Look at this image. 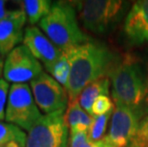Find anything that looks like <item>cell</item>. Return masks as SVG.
Masks as SVG:
<instances>
[{
	"mask_svg": "<svg viewBox=\"0 0 148 147\" xmlns=\"http://www.w3.org/2000/svg\"><path fill=\"white\" fill-rule=\"evenodd\" d=\"M63 53L70 64V77L65 87L69 102L78 99L81 92L90 83L108 77L119 60L108 47L94 41H88Z\"/></svg>",
	"mask_w": 148,
	"mask_h": 147,
	"instance_id": "obj_1",
	"label": "cell"
},
{
	"mask_svg": "<svg viewBox=\"0 0 148 147\" xmlns=\"http://www.w3.org/2000/svg\"><path fill=\"white\" fill-rule=\"evenodd\" d=\"M108 77L116 106L130 109L140 120L148 116V63L133 57L119 59Z\"/></svg>",
	"mask_w": 148,
	"mask_h": 147,
	"instance_id": "obj_2",
	"label": "cell"
},
{
	"mask_svg": "<svg viewBox=\"0 0 148 147\" xmlns=\"http://www.w3.org/2000/svg\"><path fill=\"white\" fill-rule=\"evenodd\" d=\"M39 27L62 52L89 41L79 28L74 5L68 2L53 3L50 12L39 22Z\"/></svg>",
	"mask_w": 148,
	"mask_h": 147,
	"instance_id": "obj_3",
	"label": "cell"
},
{
	"mask_svg": "<svg viewBox=\"0 0 148 147\" xmlns=\"http://www.w3.org/2000/svg\"><path fill=\"white\" fill-rule=\"evenodd\" d=\"M78 16L85 29L94 34H105L124 15L128 3L121 0H87L77 2Z\"/></svg>",
	"mask_w": 148,
	"mask_h": 147,
	"instance_id": "obj_4",
	"label": "cell"
},
{
	"mask_svg": "<svg viewBox=\"0 0 148 147\" xmlns=\"http://www.w3.org/2000/svg\"><path fill=\"white\" fill-rule=\"evenodd\" d=\"M42 117L27 83L12 84L9 91L5 120L29 131Z\"/></svg>",
	"mask_w": 148,
	"mask_h": 147,
	"instance_id": "obj_5",
	"label": "cell"
},
{
	"mask_svg": "<svg viewBox=\"0 0 148 147\" xmlns=\"http://www.w3.org/2000/svg\"><path fill=\"white\" fill-rule=\"evenodd\" d=\"M65 111L42 115L27 134L25 147H68Z\"/></svg>",
	"mask_w": 148,
	"mask_h": 147,
	"instance_id": "obj_6",
	"label": "cell"
},
{
	"mask_svg": "<svg viewBox=\"0 0 148 147\" xmlns=\"http://www.w3.org/2000/svg\"><path fill=\"white\" fill-rule=\"evenodd\" d=\"M30 87L37 107L44 115L65 111L69 104L65 87L59 84L50 74L42 72L31 81Z\"/></svg>",
	"mask_w": 148,
	"mask_h": 147,
	"instance_id": "obj_7",
	"label": "cell"
},
{
	"mask_svg": "<svg viewBox=\"0 0 148 147\" xmlns=\"http://www.w3.org/2000/svg\"><path fill=\"white\" fill-rule=\"evenodd\" d=\"M42 65L24 44L17 46L7 55L3 76L8 82L27 83L42 73Z\"/></svg>",
	"mask_w": 148,
	"mask_h": 147,
	"instance_id": "obj_8",
	"label": "cell"
},
{
	"mask_svg": "<svg viewBox=\"0 0 148 147\" xmlns=\"http://www.w3.org/2000/svg\"><path fill=\"white\" fill-rule=\"evenodd\" d=\"M140 120V117L130 109L116 106L109 133L103 140L110 147H128L136 135Z\"/></svg>",
	"mask_w": 148,
	"mask_h": 147,
	"instance_id": "obj_9",
	"label": "cell"
},
{
	"mask_svg": "<svg viewBox=\"0 0 148 147\" xmlns=\"http://www.w3.org/2000/svg\"><path fill=\"white\" fill-rule=\"evenodd\" d=\"M23 43L34 57L42 62L47 72L51 70L63 55V52L36 27L25 29Z\"/></svg>",
	"mask_w": 148,
	"mask_h": 147,
	"instance_id": "obj_10",
	"label": "cell"
},
{
	"mask_svg": "<svg viewBox=\"0 0 148 147\" xmlns=\"http://www.w3.org/2000/svg\"><path fill=\"white\" fill-rule=\"evenodd\" d=\"M26 21L27 16L23 10L10 11L0 20V52L3 57H7L20 42H23Z\"/></svg>",
	"mask_w": 148,
	"mask_h": 147,
	"instance_id": "obj_11",
	"label": "cell"
},
{
	"mask_svg": "<svg viewBox=\"0 0 148 147\" xmlns=\"http://www.w3.org/2000/svg\"><path fill=\"white\" fill-rule=\"evenodd\" d=\"M124 34L135 45L148 42V0L136 1L125 17Z\"/></svg>",
	"mask_w": 148,
	"mask_h": 147,
	"instance_id": "obj_12",
	"label": "cell"
},
{
	"mask_svg": "<svg viewBox=\"0 0 148 147\" xmlns=\"http://www.w3.org/2000/svg\"><path fill=\"white\" fill-rule=\"evenodd\" d=\"M111 81L109 77H102L90 83L78 96V102L85 111L93 117L92 107L96 99L100 96H108Z\"/></svg>",
	"mask_w": 148,
	"mask_h": 147,
	"instance_id": "obj_13",
	"label": "cell"
},
{
	"mask_svg": "<svg viewBox=\"0 0 148 147\" xmlns=\"http://www.w3.org/2000/svg\"><path fill=\"white\" fill-rule=\"evenodd\" d=\"M93 117L81 107L78 99L69 102L67 110L65 111V121L70 133L78 131H88L92 124Z\"/></svg>",
	"mask_w": 148,
	"mask_h": 147,
	"instance_id": "obj_14",
	"label": "cell"
},
{
	"mask_svg": "<svg viewBox=\"0 0 148 147\" xmlns=\"http://www.w3.org/2000/svg\"><path fill=\"white\" fill-rule=\"evenodd\" d=\"M21 3L22 10L32 25L40 22L50 12L53 5L48 0H24Z\"/></svg>",
	"mask_w": 148,
	"mask_h": 147,
	"instance_id": "obj_15",
	"label": "cell"
},
{
	"mask_svg": "<svg viewBox=\"0 0 148 147\" xmlns=\"http://www.w3.org/2000/svg\"><path fill=\"white\" fill-rule=\"evenodd\" d=\"M27 134L21 128L12 123L0 121V147L10 142H17L21 147L26 146Z\"/></svg>",
	"mask_w": 148,
	"mask_h": 147,
	"instance_id": "obj_16",
	"label": "cell"
},
{
	"mask_svg": "<svg viewBox=\"0 0 148 147\" xmlns=\"http://www.w3.org/2000/svg\"><path fill=\"white\" fill-rule=\"evenodd\" d=\"M112 114L113 112H109L104 115L93 117L92 124L88 130V137L91 142H97L104 137L107 123H108L109 118L112 117Z\"/></svg>",
	"mask_w": 148,
	"mask_h": 147,
	"instance_id": "obj_17",
	"label": "cell"
},
{
	"mask_svg": "<svg viewBox=\"0 0 148 147\" xmlns=\"http://www.w3.org/2000/svg\"><path fill=\"white\" fill-rule=\"evenodd\" d=\"M48 73L59 84H61L63 87H66L69 80V77H70V64H69V61L64 53L61 58L53 65Z\"/></svg>",
	"mask_w": 148,
	"mask_h": 147,
	"instance_id": "obj_18",
	"label": "cell"
},
{
	"mask_svg": "<svg viewBox=\"0 0 148 147\" xmlns=\"http://www.w3.org/2000/svg\"><path fill=\"white\" fill-rule=\"evenodd\" d=\"M128 147H148V116L140 120L136 135Z\"/></svg>",
	"mask_w": 148,
	"mask_h": 147,
	"instance_id": "obj_19",
	"label": "cell"
},
{
	"mask_svg": "<svg viewBox=\"0 0 148 147\" xmlns=\"http://www.w3.org/2000/svg\"><path fill=\"white\" fill-rule=\"evenodd\" d=\"M113 111V103L108 96H100L94 102L92 113L94 116H100Z\"/></svg>",
	"mask_w": 148,
	"mask_h": 147,
	"instance_id": "obj_20",
	"label": "cell"
},
{
	"mask_svg": "<svg viewBox=\"0 0 148 147\" xmlns=\"http://www.w3.org/2000/svg\"><path fill=\"white\" fill-rule=\"evenodd\" d=\"M70 147H95L88 137V131H78L70 133Z\"/></svg>",
	"mask_w": 148,
	"mask_h": 147,
	"instance_id": "obj_21",
	"label": "cell"
},
{
	"mask_svg": "<svg viewBox=\"0 0 148 147\" xmlns=\"http://www.w3.org/2000/svg\"><path fill=\"white\" fill-rule=\"evenodd\" d=\"M10 87V84L7 80L0 79V121L5 120L6 106H7Z\"/></svg>",
	"mask_w": 148,
	"mask_h": 147,
	"instance_id": "obj_22",
	"label": "cell"
},
{
	"mask_svg": "<svg viewBox=\"0 0 148 147\" xmlns=\"http://www.w3.org/2000/svg\"><path fill=\"white\" fill-rule=\"evenodd\" d=\"M6 3H7V1L0 0V20H2L9 14V12H10L6 9Z\"/></svg>",
	"mask_w": 148,
	"mask_h": 147,
	"instance_id": "obj_23",
	"label": "cell"
},
{
	"mask_svg": "<svg viewBox=\"0 0 148 147\" xmlns=\"http://www.w3.org/2000/svg\"><path fill=\"white\" fill-rule=\"evenodd\" d=\"M4 57H2L1 52H0V79H1L2 75H3V71H4Z\"/></svg>",
	"mask_w": 148,
	"mask_h": 147,
	"instance_id": "obj_24",
	"label": "cell"
},
{
	"mask_svg": "<svg viewBox=\"0 0 148 147\" xmlns=\"http://www.w3.org/2000/svg\"><path fill=\"white\" fill-rule=\"evenodd\" d=\"M95 147H110V146L107 144V143L102 139L99 140V142H95Z\"/></svg>",
	"mask_w": 148,
	"mask_h": 147,
	"instance_id": "obj_25",
	"label": "cell"
},
{
	"mask_svg": "<svg viewBox=\"0 0 148 147\" xmlns=\"http://www.w3.org/2000/svg\"><path fill=\"white\" fill-rule=\"evenodd\" d=\"M4 147H21L17 142H10L8 144H6Z\"/></svg>",
	"mask_w": 148,
	"mask_h": 147,
	"instance_id": "obj_26",
	"label": "cell"
},
{
	"mask_svg": "<svg viewBox=\"0 0 148 147\" xmlns=\"http://www.w3.org/2000/svg\"><path fill=\"white\" fill-rule=\"evenodd\" d=\"M3 147H4V146H3Z\"/></svg>",
	"mask_w": 148,
	"mask_h": 147,
	"instance_id": "obj_27",
	"label": "cell"
}]
</instances>
